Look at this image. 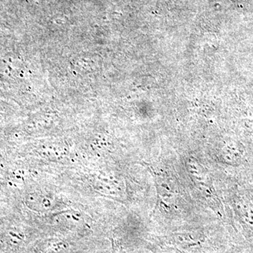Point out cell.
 Wrapping results in <instances>:
<instances>
[{
  "label": "cell",
  "instance_id": "obj_3",
  "mask_svg": "<svg viewBox=\"0 0 253 253\" xmlns=\"http://www.w3.org/2000/svg\"><path fill=\"white\" fill-rule=\"evenodd\" d=\"M155 253H159V252H154Z\"/></svg>",
  "mask_w": 253,
  "mask_h": 253
},
{
  "label": "cell",
  "instance_id": "obj_1",
  "mask_svg": "<svg viewBox=\"0 0 253 253\" xmlns=\"http://www.w3.org/2000/svg\"><path fill=\"white\" fill-rule=\"evenodd\" d=\"M162 241L163 243H166L170 246L188 249L199 244L200 236L198 234H172L163 238Z\"/></svg>",
  "mask_w": 253,
  "mask_h": 253
},
{
  "label": "cell",
  "instance_id": "obj_2",
  "mask_svg": "<svg viewBox=\"0 0 253 253\" xmlns=\"http://www.w3.org/2000/svg\"><path fill=\"white\" fill-rule=\"evenodd\" d=\"M116 253V249H115L114 246L113 245V253Z\"/></svg>",
  "mask_w": 253,
  "mask_h": 253
}]
</instances>
